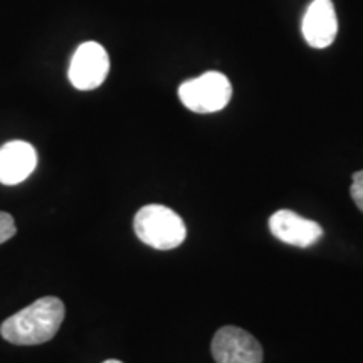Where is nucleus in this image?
<instances>
[{"label":"nucleus","instance_id":"nucleus-9","mask_svg":"<svg viewBox=\"0 0 363 363\" xmlns=\"http://www.w3.org/2000/svg\"><path fill=\"white\" fill-rule=\"evenodd\" d=\"M17 233L16 222L13 217L7 212H0V244L7 242L9 239H12Z\"/></svg>","mask_w":363,"mask_h":363},{"label":"nucleus","instance_id":"nucleus-6","mask_svg":"<svg viewBox=\"0 0 363 363\" xmlns=\"http://www.w3.org/2000/svg\"><path fill=\"white\" fill-rule=\"evenodd\" d=\"M269 230L281 242L296 247H308L320 240L323 229L315 220L305 219L293 211H278L269 217Z\"/></svg>","mask_w":363,"mask_h":363},{"label":"nucleus","instance_id":"nucleus-3","mask_svg":"<svg viewBox=\"0 0 363 363\" xmlns=\"http://www.w3.org/2000/svg\"><path fill=\"white\" fill-rule=\"evenodd\" d=\"M179 98L190 111L216 113L224 110L233 98V84L222 72H206L199 78L182 83L179 88Z\"/></svg>","mask_w":363,"mask_h":363},{"label":"nucleus","instance_id":"nucleus-1","mask_svg":"<svg viewBox=\"0 0 363 363\" xmlns=\"http://www.w3.org/2000/svg\"><path fill=\"white\" fill-rule=\"evenodd\" d=\"M66 308L56 296L35 299L33 305L13 313L0 326L4 340L13 345H40L56 337Z\"/></svg>","mask_w":363,"mask_h":363},{"label":"nucleus","instance_id":"nucleus-8","mask_svg":"<svg viewBox=\"0 0 363 363\" xmlns=\"http://www.w3.org/2000/svg\"><path fill=\"white\" fill-rule=\"evenodd\" d=\"M38 167V153L30 143L13 140L0 147V184L17 185Z\"/></svg>","mask_w":363,"mask_h":363},{"label":"nucleus","instance_id":"nucleus-5","mask_svg":"<svg viewBox=\"0 0 363 363\" xmlns=\"http://www.w3.org/2000/svg\"><path fill=\"white\" fill-rule=\"evenodd\" d=\"M216 363H262V347L251 333L238 326H224L212 340Z\"/></svg>","mask_w":363,"mask_h":363},{"label":"nucleus","instance_id":"nucleus-4","mask_svg":"<svg viewBox=\"0 0 363 363\" xmlns=\"http://www.w3.org/2000/svg\"><path fill=\"white\" fill-rule=\"evenodd\" d=\"M108 72H110V57L106 49L98 43H84L72 54L67 76L76 89L91 91L104 83Z\"/></svg>","mask_w":363,"mask_h":363},{"label":"nucleus","instance_id":"nucleus-11","mask_svg":"<svg viewBox=\"0 0 363 363\" xmlns=\"http://www.w3.org/2000/svg\"><path fill=\"white\" fill-rule=\"evenodd\" d=\"M103 363H123V362H120V360H106V362H103Z\"/></svg>","mask_w":363,"mask_h":363},{"label":"nucleus","instance_id":"nucleus-10","mask_svg":"<svg viewBox=\"0 0 363 363\" xmlns=\"http://www.w3.org/2000/svg\"><path fill=\"white\" fill-rule=\"evenodd\" d=\"M350 195L353 202H355V206L363 212V170L357 172V174L353 175Z\"/></svg>","mask_w":363,"mask_h":363},{"label":"nucleus","instance_id":"nucleus-2","mask_svg":"<svg viewBox=\"0 0 363 363\" xmlns=\"http://www.w3.org/2000/svg\"><path fill=\"white\" fill-rule=\"evenodd\" d=\"M135 234L147 246L158 251L179 247L187 238L184 220L170 207L148 203L136 212L133 220Z\"/></svg>","mask_w":363,"mask_h":363},{"label":"nucleus","instance_id":"nucleus-7","mask_svg":"<svg viewBox=\"0 0 363 363\" xmlns=\"http://www.w3.org/2000/svg\"><path fill=\"white\" fill-rule=\"evenodd\" d=\"M338 33L337 12L331 0H313L303 19V35L315 49L333 44Z\"/></svg>","mask_w":363,"mask_h":363}]
</instances>
